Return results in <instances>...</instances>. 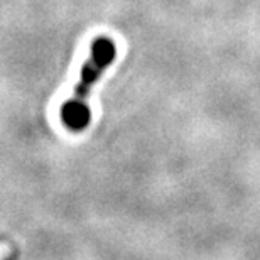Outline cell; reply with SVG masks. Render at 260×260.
<instances>
[{"instance_id":"6da1fadb","label":"cell","mask_w":260,"mask_h":260,"mask_svg":"<svg viewBox=\"0 0 260 260\" xmlns=\"http://www.w3.org/2000/svg\"><path fill=\"white\" fill-rule=\"evenodd\" d=\"M117 48L110 39L100 38L91 46V53L83 64L80 81L76 85L75 93L64 102L61 107V120L70 130L80 132L86 128L90 123L91 113L90 105H88V96L95 86V83L100 80L103 71L115 61Z\"/></svg>"}]
</instances>
